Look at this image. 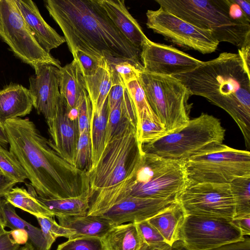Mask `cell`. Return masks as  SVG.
Masks as SVG:
<instances>
[{
  "label": "cell",
  "mask_w": 250,
  "mask_h": 250,
  "mask_svg": "<svg viewBox=\"0 0 250 250\" xmlns=\"http://www.w3.org/2000/svg\"><path fill=\"white\" fill-rule=\"evenodd\" d=\"M250 73L238 53L222 52L196 68L174 76L191 95L203 97L228 112L250 148Z\"/></svg>",
  "instance_id": "3"
},
{
  "label": "cell",
  "mask_w": 250,
  "mask_h": 250,
  "mask_svg": "<svg viewBox=\"0 0 250 250\" xmlns=\"http://www.w3.org/2000/svg\"><path fill=\"white\" fill-rule=\"evenodd\" d=\"M10 233L12 239L20 245H25L28 240L27 232L22 229H13L10 230Z\"/></svg>",
  "instance_id": "46"
},
{
  "label": "cell",
  "mask_w": 250,
  "mask_h": 250,
  "mask_svg": "<svg viewBox=\"0 0 250 250\" xmlns=\"http://www.w3.org/2000/svg\"><path fill=\"white\" fill-rule=\"evenodd\" d=\"M231 220L187 215L181 229L179 241L188 250H210L243 240L245 236Z\"/></svg>",
  "instance_id": "12"
},
{
  "label": "cell",
  "mask_w": 250,
  "mask_h": 250,
  "mask_svg": "<svg viewBox=\"0 0 250 250\" xmlns=\"http://www.w3.org/2000/svg\"><path fill=\"white\" fill-rule=\"evenodd\" d=\"M176 250H188L186 249L181 243L180 245L177 248Z\"/></svg>",
  "instance_id": "51"
},
{
  "label": "cell",
  "mask_w": 250,
  "mask_h": 250,
  "mask_svg": "<svg viewBox=\"0 0 250 250\" xmlns=\"http://www.w3.org/2000/svg\"><path fill=\"white\" fill-rule=\"evenodd\" d=\"M59 90L69 109L77 107L87 93L84 76L75 59L60 68Z\"/></svg>",
  "instance_id": "21"
},
{
  "label": "cell",
  "mask_w": 250,
  "mask_h": 250,
  "mask_svg": "<svg viewBox=\"0 0 250 250\" xmlns=\"http://www.w3.org/2000/svg\"><path fill=\"white\" fill-rule=\"evenodd\" d=\"M225 131L218 119L202 113L180 130L142 145V150L164 159L185 161L210 146L223 144Z\"/></svg>",
  "instance_id": "6"
},
{
  "label": "cell",
  "mask_w": 250,
  "mask_h": 250,
  "mask_svg": "<svg viewBox=\"0 0 250 250\" xmlns=\"http://www.w3.org/2000/svg\"><path fill=\"white\" fill-rule=\"evenodd\" d=\"M4 127L9 151L24 169L39 196L67 198L90 190L86 173L67 162L54 150L28 118L8 120Z\"/></svg>",
  "instance_id": "1"
},
{
  "label": "cell",
  "mask_w": 250,
  "mask_h": 250,
  "mask_svg": "<svg viewBox=\"0 0 250 250\" xmlns=\"http://www.w3.org/2000/svg\"><path fill=\"white\" fill-rule=\"evenodd\" d=\"M17 182L0 171V198L8 193L17 184Z\"/></svg>",
  "instance_id": "44"
},
{
  "label": "cell",
  "mask_w": 250,
  "mask_h": 250,
  "mask_svg": "<svg viewBox=\"0 0 250 250\" xmlns=\"http://www.w3.org/2000/svg\"><path fill=\"white\" fill-rule=\"evenodd\" d=\"M91 147L90 130L79 135L75 156V167L87 173L91 167Z\"/></svg>",
  "instance_id": "35"
},
{
  "label": "cell",
  "mask_w": 250,
  "mask_h": 250,
  "mask_svg": "<svg viewBox=\"0 0 250 250\" xmlns=\"http://www.w3.org/2000/svg\"><path fill=\"white\" fill-rule=\"evenodd\" d=\"M186 214L177 200L147 220L162 235L167 243L173 247L180 240V233Z\"/></svg>",
  "instance_id": "22"
},
{
  "label": "cell",
  "mask_w": 250,
  "mask_h": 250,
  "mask_svg": "<svg viewBox=\"0 0 250 250\" xmlns=\"http://www.w3.org/2000/svg\"><path fill=\"white\" fill-rule=\"evenodd\" d=\"M5 227L3 225V222L1 219V217H0V234L2 233L3 232H4L5 229Z\"/></svg>",
  "instance_id": "50"
},
{
  "label": "cell",
  "mask_w": 250,
  "mask_h": 250,
  "mask_svg": "<svg viewBox=\"0 0 250 250\" xmlns=\"http://www.w3.org/2000/svg\"><path fill=\"white\" fill-rule=\"evenodd\" d=\"M146 26L173 43L202 54L215 52L219 43L209 30L202 29L160 7L146 13Z\"/></svg>",
  "instance_id": "11"
},
{
  "label": "cell",
  "mask_w": 250,
  "mask_h": 250,
  "mask_svg": "<svg viewBox=\"0 0 250 250\" xmlns=\"http://www.w3.org/2000/svg\"><path fill=\"white\" fill-rule=\"evenodd\" d=\"M108 17L136 48L141 50L148 39L127 9L124 0H98Z\"/></svg>",
  "instance_id": "19"
},
{
  "label": "cell",
  "mask_w": 250,
  "mask_h": 250,
  "mask_svg": "<svg viewBox=\"0 0 250 250\" xmlns=\"http://www.w3.org/2000/svg\"><path fill=\"white\" fill-rule=\"evenodd\" d=\"M19 250H28V249L25 246H21Z\"/></svg>",
  "instance_id": "52"
},
{
  "label": "cell",
  "mask_w": 250,
  "mask_h": 250,
  "mask_svg": "<svg viewBox=\"0 0 250 250\" xmlns=\"http://www.w3.org/2000/svg\"><path fill=\"white\" fill-rule=\"evenodd\" d=\"M176 201L126 195L90 216H97L114 226L126 222L135 223L148 220Z\"/></svg>",
  "instance_id": "15"
},
{
  "label": "cell",
  "mask_w": 250,
  "mask_h": 250,
  "mask_svg": "<svg viewBox=\"0 0 250 250\" xmlns=\"http://www.w3.org/2000/svg\"><path fill=\"white\" fill-rule=\"evenodd\" d=\"M163 9L202 29L218 42L239 48L250 45V25L231 18L225 0H156Z\"/></svg>",
  "instance_id": "5"
},
{
  "label": "cell",
  "mask_w": 250,
  "mask_h": 250,
  "mask_svg": "<svg viewBox=\"0 0 250 250\" xmlns=\"http://www.w3.org/2000/svg\"><path fill=\"white\" fill-rule=\"evenodd\" d=\"M0 217L5 227H8L11 230L22 229L27 232L28 240L24 246L28 250H50L41 229L20 217L15 208L4 197L0 198Z\"/></svg>",
  "instance_id": "23"
},
{
  "label": "cell",
  "mask_w": 250,
  "mask_h": 250,
  "mask_svg": "<svg viewBox=\"0 0 250 250\" xmlns=\"http://www.w3.org/2000/svg\"><path fill=\"white\" fill-rule=\"evenodd\" d=\"M108 114L107 98L101 111L92 112L90 124L92 162L90 169L96 166L104 148Z\"/></svg>",
  "instance_id": "28"
},
{
  "label": "cell",
  "mask_w": 250,
  "mask_h": 250,
  "mask_svg": "<svg viewBox=\"0 0 250 250\" xmlns=\"http://www.w3.org/2000/svg\"><path fill=\"white\" fill-rule=\"evenodd\" d=\"M229 186L234 203V217L250 214V177L235 179Z\"/></svg>",
  "instance_id": "30"
},
{
  "label": "cell",
  "mask_w": 250,
  "mask_h": 250,
  "mask_svg": "<svg viewBox=\"0 0 250 250\" xmlns=\"http://www.w3.org/2000/svg\"><path fill=\"white\" fill-rule=\"evenodd\" d=\"M132 176L110 188L108 194L111 199L130 195L177 200L188 184L184 161L166 159L152 175L142 183L133 182Z\"/></svg>",
  "instance_id": "10"
},
{
  "label": "cell",
  "mask_w": 250,
  "mask_h": 250,
  "mask_svg": "<svg viewBox=\"0 0 250 250\" xmlns=\"http://www.w3.org/2000/svg\"><path fill=\"white\" fill-rule=\"evenodd\" d=\"M0 171H1L0 169Z\"/></svg>",
  "instance_id": "53"
},
{
  "label": "cell",
  "mask_w": 250,
  "mask_h": 250,
  "mask_svg": "<svg viewBox=\"0 0 250 250\" xmlns=\"http://www.w3.org/2000/svg\"><path fill=\"white\" fill-rule=\"evenodd\" d=\"M0 39L15 56L33 68L39 64L61 67L59 60L46 52L36 41L15 0H0Z\"/></svg>",
  "instance_id": "9"
},
{
  "label": "cell",
  "mask_w": 250,
  "mask_h": 250,
  "mask_svg": "<svg viewBox=\"0 0 250 250\" xmlns=\"http://www.w3.org/2000/svg\"><path fill=\"white\" fill-rule=\"evenodd\" d=\"M46 241L48 248L50 250L52 244L59 237L70 238L74 232L69 229L58 224L53 217H35Z\"/></svg>",
  "instance_id": "33"
},
{
  "label": "cell",
  "mask_w": 250,
  "mask_h": 250,
  "mask_svg": "<svg viewBox=\"0 0 250 250\" xmlns=\"http://www.w3.org/2000/svg\"><path fill=\"white\" fill-rule=\"evenodd\" d=\"M79 63L84 77L95 75L102 65L104 59L91 55L76 49L72 54Z\"/></svg>",
  "instance_id": "37"
},
{
  "label": "cell",
  "mask_w": 250,
  "mask_h": 250,
  "mask_svg": "<svg viewBox=\"0 0 250 250\" xmlns=\"http://www.w3.org/2000/svg\"><path fill=\"white\" fill-rule=\"evenodd\" d=\"M105 250H139L141 236L135 223L113 227L101 239Z\"/></svg>",
  "instance_id": "27"
},
{
  "label": "cell",
  "mask_w": 250,
  "mask_h": 250,
  "mask_svg": "<svg viewBox=\"0 0 250 250\" xmlns=\"http://www.w3.org/2000/svg\"><path fill=\"white\" fill-rule=\"evenodd\" d=\"M27 191L56 217L86 215L90 206L93 194L88 191L75 197L46 199L38 195L31 184H25Z\"/></svg>",
  "instance_id": "24"
},
{
  "label": "cell",
  "mask_w": 250,
  "mask_h": 250,
  "mask_svg": "<svg viewBox=\"0 0 250 250\" xmlns=\"http://www.w3.org/2000/svg\"><path fill=\"white\" fill-rule=\"evenodd\" d=\"M57 217L61 226L74 232L69 239L82 236L102 239L114 226L97 216L88 215Z\"/></svg>",
  "instance_id": "25"
},
{
  "label": "cell",
  "mask_w": 250,
  "mask_h": 250,
  "mask_svg": "<svg viewBox=\"0 0 250 250\" xmlns=\"http://www.w3.org/2000/svg\"><path fill=\"white\" fill-rule=\"evenodd\" d=\"M56 250H105L101 239L82 236L71 239L58 245Z\"/></svg>",
  "instance_id": "36"
},
{
  "label": "cell",
  "mask_w": 250,
  "mask_h": 250,
  "mask_svg": "<svg viewBox=\"0 0 250 250\" xmlns=\"http://www.w3.org/2000/svg\"><path fill=\"white\" fill-rule=\"evenodd\" d=\"M109 65L119 75L125 84L134 79H138L140 72H142L127 61Z\"/></svg>",
  "instance_id": "39"
},
{
  "label": "cell",
  "mask_w": 250,
  "mask_h": 250,
  "mask_svg": "<svg viewBox=\"0 0 250 250\" xmlns=\"http://www.w3.org/2000/svg\"><path fill=\"white\" fill-rule=\"evenodd\" d=\"M18 9L34 37L47 53L65 42L42 16L36 3L31 0H15Z\"/></svg>",
  "instance_id": "18"
},
{
  "label": "cell",
  "mask_w": 250,
  "mask_h": 250,
  "mask_svg": "<svg viewBox=\"0 0 250 250\" xmlns=\"http://www.w3.org/2000/svg\"><path fill=\"white\" fill-rule=\"evenodd\" d=\"M69 108L61 95L53 120L47 124L51 140L49 145L62 158L75 167V156L79 137L78 119L69 116Z\"/></svg>",
  "instance_id": "17"
},
{
  "label": "cell",
  "mask_w": 250,
  "mask_h": 250,
  "mask_svg": "<svg viewBox=\"0 0 250 250\" xmlns=\"http://www.w3.org/2000/svg\"><path fill=\"white\" fill-rule=\"evenodd\" d=\"M231 222L241 230L244 236L250 235V214L234 217Z\"/></svg>",
  "instance_id": "43"
},
{
  "label": "cell",
  "mask_w": 250,
  "mask_h": 250,
  "mask_svg": "<svg viewBox=\"0 0 250 250\" xmlns=\"http://www.w3.org/2000/svg\"><path fill=\"white\" fill-rule=\"evenodd\" d=\"M44 4L71 54L78 49L110 65L127 61L143 71L141 50L118 29L98 0H46Z\"/></svg>",
  "instance_id": "2"
},
{
  "label": "cell",
  "mask_w": 250,
  "mask_h": 250,
  "mask_svg": "<svg viewBox=\"0 0 250 250\" xmlns=\"http://www.w3.org/2000/svg\"><path fill=\"white\" fill-rule=\"evenodd\" d=\"M247 17L250 19V0H235Z\"/></svg>",
  "instance_id": "48"
},
{
  "label": "cell",
  "mask_w": 250,
  "mask_h": 250,
  "mask_svg": "<svg viewBox=\"0 0 250 250\" xmlns=\"http://www.w3.org/2000/svg\"><path fill=\"white\" fill-rule=\"evenodd\" d=\"M125 87L135 107L137 118L136 127L141 121L144 119L160 122L152 111L138 79L126 83Z\"/></svg>",
  "instance_id": "31"
},
{
  "label": "cell",
  "mask_w": 250,
  "mask_h": 250,
  "mask_svg": "<svg viewBox=\"0 0 250 250\" xmlns=\"http://www.w3.org/2000/svg\"><path fill=\"white\" fill-rule=\"evenodd\" d=\"M228 12L231 19L246 25H250V19L243 13L235 0H225Z\"/></svg>",
  "instance_id": "40"
},
{
  "label": "cell",
  "mask_w": 250,
  "mask_h": 250,
  "mask_svg": "<svg viewBox=\"0 0 250 250\" xmlns=\"http://www.w3.org/2000/svg\"><path fill=\"white\" fill-rule=\"evenodd\" d=\"M4 198L15 208L35 217H54V214L23 187L13 188Z\"/></svg>",
  "instance_id": "29"
},
{
  "label": "cell",
  "mask_w": 250,
  "mask_h": 250,
  "mask_svg": "<svg viewBox=\"0 0 250 250\" xmlns=\"http://www.w3.org/2000/svg\"><path fill=\"white\" fill-rule=\"evenodd\" d=\"M210 250H250V238L244 237L243 240L226 244Z\"/></svg>",
  "instance_id": "42"
},
{
  "label": "cell",
  "mask_w": 250,
  "mask_h": 250,
  "mask_svg": "<svg viewBox=\"0 0 250 250\" xmlns=\"http://www.w3.org/2000/svg\"><path fill=\"white\" fill-rule=\"evenodd\" d=\"M140 60L144 72L174 76L191 71L203 61L170 45L148 39L141 49Z\"/></svg>",
  "instance_id": "14"
},
{
  "label": "cell",
  "mask_w": 250,
  "mask_h": 250,
  "mask_svg": "<svg viewBox=\"0 0 250 250\" xmlns=\"http://www.w3.org/2000/svg\"><path fill=\"white\" fill-rule=\"evenodd\" d=\"M188 187L198 183L229 184L250 177V152L223 144L210 146L185 161Z\"/></svg>",
  "instance_id": "8"
},
{
  "label": "cell",
  "mask_w": 250,
  "mask_h": 250,
  "mask_svg": "<svg viewBox=\"0 0 250 250\" xmlns=\"http://www.w3.org/2000/svg\"><path fill=\"white\" fill-rule=\"evenodd\" d=\"M0 169L17 183H23L27 179L26 173L15 156L0 145Z\"/></svg>",
  "instance_id": "32"
},
{
  "label": "cell",
  "mask_w": 250,
  "mask_h": 250,
  "mask_svg": "<svg viewBox=\"0 0 250 250\" xmlns=\"http://www.w3.org/2000/svg\"><path fill=\"white\" fill-rule=\"evenodd\" d=\"M21 246L12 239L10 231L0 234V250H19Z\"/></svg>",
  "instance_id": "41"
},
{
  "label": "cell",
  "mask_w": 250,
  "mask_h": 250,
  "mask_svg": "<svg viewBox=\"0 0 250 250\" xmlns=\"http://www.w3.org/2000/svg\"><path fill=\"white\" fill-rule=\"evenodd\" d=\"M136 125L135 121L126 117L105 146L96 166L86 173L93 195L119 184L136 171L144 153Z\"/></svg>",
  "instance_id": "4"
},
{
  "label": "cell",
  "mask_w": 250,
  "mask_h": 250,
  "mask_svg": "<svg viewBox=\"0 0 250 250\" xmlns=\"http://www.w3.org/2000/svg\"><path fill=\"white\" fill-rule=\"evenodd\" d=\"M85 88L90 99L92 111H101L112 86V76L108 61L104 60L97 73L84 77Z\"/></svg>",
  "instance_id": "26"
},
{
  "label": "cell",
  "mask_w": 250,
  "mask_h": 250,
  "mask_svg": "<svg viewBox=\"0 0 250 250\" xmlns=\"http://www.w3.org/2000/svg\"><path fill=\"white\" fill-rule=\"evenodd\" d=\"M8 144V140L4 125L0 122V145L4 146Z\"/></svg>",
  "instance_id": "49"
},
{
  "label": "cell",
  "mask_w": 250,
  "mask_h": 250,
  "mask_svg": "<svg viewBox=\"0 0 250 250\" xmlns=\"http://www.w3.org/2000/svg\"><path fill=\"white\" fill-rule=\"evenodd\" d=\"M78 108V123L79 135L85 131L90 130V124L92 112L90 99L86 93Z\"/></svg>",
  "instance_id": "38"
},
{
  "label": "cell",
  "mask_w": 250,
  "mask_h": 250,
  "mask_svg": "<svg viewBox=\"0 0 250 250\" xmlns=\"http://www.w3.org/2000/svg\"><path fill=\"white\" fill-rule=\"evenodd\" d=\"M33 98L29 89L10 83L0 90V122L24 117L31 112Z\"/></svg>",
  "instance_id": "20"
},
{
  "label": "cell",
  "mask_w": 250,
  "mask_h": 250,
  "mask_svg": "<svg viewBox=\"0 0 250 250\" xmlns=\"http://www.w3.org/2000/svg\"><path fill=\"white\" fill-rule=\"evenodd\" d=\"M238 53L242 58L246 67L250 70V45L244 46L238 49Z\"/></svg>",
  "instance_id": "47"
},
{
  "label": "cell",
  "mask_w": 250,
  "mask_h": 250,
  "mask_svg": "<svg viewBox=\"0 0 250 250\" xmlns=\"http://www.w3.org/2000/svg\"><path fill=\"white\" fill-rule=\"evenodd\" d=\"M141 246L139 250H173L170 246L165 241L147 244L141 239Z\"/></svg>",
  "instance_id": "45"
},
{
  "label": "cell",
  "mask_w": 250,
  "mask_h": 250,
  "mask_svg": "<svg viewBox=\"0 0 250 250\" xmlns=\"http://www.w3.org/2000/svg\"><path fill=\"white\" fill-rule=\"evenodd\" d=\"M136 130L138 140L142 145L167 135L166 128L160 122L148 119L141 120Z\"/></svg>",
  "instance_id": "34"
},
{
  "label": "cell",
  "mask_w": 250,
  "mask_h": 250,
  "mask_svg": "<svg viewBox=\"0 0 250 250\" xmlns=\"http://www.w3.org/2000/svg\"><path fill=\"white\" fill-rule=\"evenodd\" d=\"M186 215L226 218L234 217L229 184L203 183L187 187L177 199Z\"/></svg>",
  "instance_id": "13"
},
{
  "label": "cell",
  "mask_w": 250,
  "mask_h": 250,
  "mask_svg": "<svg viewBox=\"0 0 250 250\" xmlns=\"http://www.w3.org/2000/svg\"><path fill=\"white\" fill-rule=\"evenodd\" d=\"M34 69L35 74L29 79V90L33 96V107L38 114L43 115L48 124L55 116L61 96L60 69L50 64L37 65Z\"/></svg>",
  "instance_id": "16"
},
{
  "label": "cell",
  "mask_w": 250,
  "mask_h": 250,
  "mask_svg": "<svg viewBox=\"0 0 250 250\" xmlns=\"http://www.w3.org/2000/svg\"><path fill=\"white\" fill-rule=\"evenodd\" d=\"M138 80L154 115L167 134L178 131L190 120L191 94L178 79L169 76L140 72Z\"/></svg>",
  "instance_id": "7"
}]
</instances>
